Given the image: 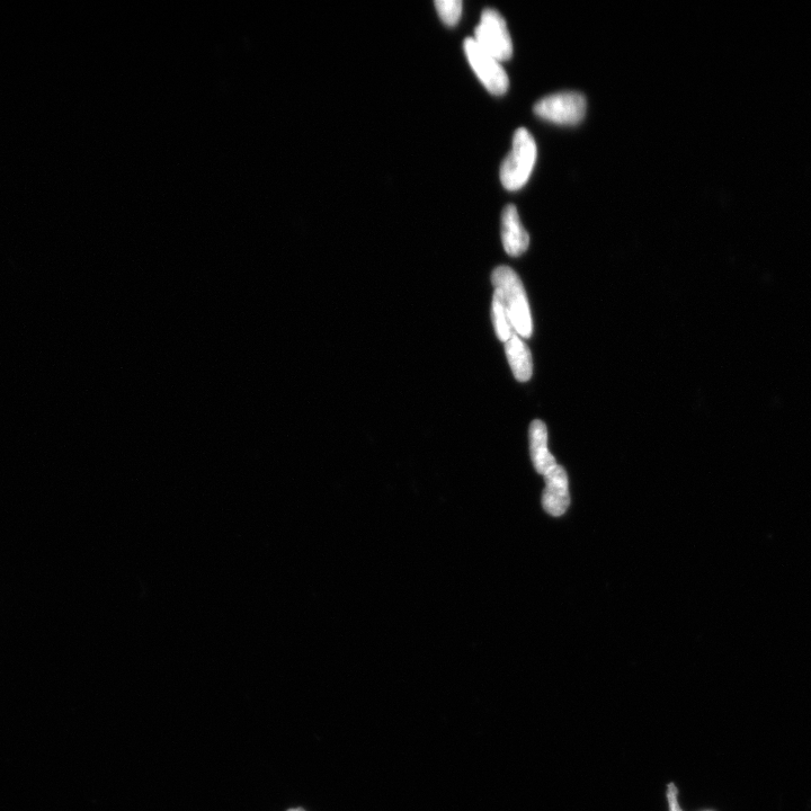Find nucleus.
<instances>
[{
	"instance_id": "12",
	"label": "nucleus",
	"mask_w": 811,
	"mask_h": 811,
	"mask_svg": "<svg viewBox=\"0 0 811 811\" xmlns=\"http://www.w3.org/2000/svg\"><path fill=\"white\" fill-rule=\"evenodd\" d=\"M676 789L674 786H670V790H668V799H670L671 807L673 811H681L679 805H677L676 799Z\"/></svg>"
},
{
	"instance_id": "9",
	"label": "nucleus",
	"mask_w": 811,
	"mask_h": 811,
	"mask_svg": "<svg viewBox=\"0 0 811 811\" xmlns=\"http://www.w3.org/2000/svg\"><path fill=\"white\" fill-rule=\"evenodd\" d=\"M505 353L515 379L520 382L529 381L533 374L532 354L518 334L514 333L505 343Z\"/></svg>"
},
{
	"instance_id": "7",
	"label": "nucleus",
	"mask_w": 811,
	"mask_h": 811,
	"mask_svg": "<svg viewBox=\"0 0 811 811\" xmlns=\"http://www.w3.org/2000/svg\"><path fill=\"white\" fill-rule=\"evenodd\" d=\"M502 242L505 252L512 257L523 255L530 245L528 231L521 224L518 209L512 204L503 211Z\"/></svg>"
},
{
	"instance_id": "11",
	"label": "nucleus",
	"mask_w": 811,
	"mask_h": 811,
	"mask_svg": "<svg viewBox=\"0 0 811 811\" xmlns=\"http://www.w3.org/2000/svg\"><path fill=\"white\" fill-rule=\"evenodd\" d=\"M435 7L441 20L448 26H454L459 22L462 13L461 0H436Z\"/></svg>"
},
{
	"instance_id": "5",
	"label": "nucleus",
	"mask_w": 811,
	"mask_h": 811,
	"mask_svg": "<svg viewBox=\"0 0 811 811\" xmlns=\"http://www.w3.org/2000/svg\"><path fill=\"white\" fill-rule=\"evenodd\" d=\"M466 56L472 69H474L480 82L489 93L503 95L509 89L510 80L501 61L481 49L474 38H467L463 43Z\"/></svg>"
},
{
	"instance_id": "6",
	"label": "nucleus",
	"mask_w": 811,
	"mask_h": 811,
	"mask_svg": "<svg viewBox=\"0 0 811 811\" xmlns=\"http://www.w3.org/2000/svg\"><path fill=\"white\" fill-rule=\"evenodd\" d=\"M545 478L546 489L542 498L543 509L552 516L563 515L570 503L566 471L563 467L557 465L545 475Z\"/></svg>"
},
{
	"instance_id": "13",
	"label": "nucleus",
	"mask_w": 811,
	"mask_h": 811,
	"mask_svg": "<svg viewBox=\"0 0 811 811\" xmlns=\"http://www.w3.org/2000/svg\"><path fill=\"white\" fill-rule=\"evenodd\" d=\"M288 811H305V810H303V809H301V808H297V809H290V810H288Z\"/></svg>"
},
{
	"instance_id": "10",
	"label": "nucleus",
	"mask_w": 811,
	"mask_h": 811,
	"mask_svg": "<svg viewBox=\"0 0 811 811\" xmlns=\"http://www.w3.org/2000/svg\"><path fill=\"white\" fill-rule=\"evenodd\" d=\"M492 320L498 340L503 343L509 341L515 332L503 302L496 292L492 303Z\"/></svg>"
},
{
	"instance_id": "3",
	"label": "nucleus",
	"mask_w": 811,
	"mask_h": 811,
	"mask_svg": "<svg viewBox=\"0 0 811 811\" xmlns=\"http://www.w3.org/2000/svg\"><path fill=\"white\" fill-rule=\"evenodd\" d=\"M474 40L481 49L501 62L513 55V42L504 17L492 8H487L481 14Z\"/></svg>"
},
{
	"instance_id": "4",
	"label": "nucleus",
	"mask_w": 811,
	"mask_h": 811,
	"mask_svg": "<svg viewBox=\"0 0 811 811\" xmlns=\"http://www.w3.org/2000/svg\"><path fill=\"white\" fill-rule=\"evenodd\" d=\"M586 98L577 92H561L541 98L534 105L539 118L564 126L581 122L586 113Z\"/></svg>"
},
{
	"instance_id": "8",
	"label": "nucleus",
	"mask_w": 811,
	"mask_h": 811,
	"mask_svg": "<svg viewBox=\"0 0 811 811\" xmlns=\"http://www.w3.org/2000/svg\"><path fill=\"white\" fill-rule=\"evenodd\" d=\"M530 450L534 468L540 475H547L548 472L557 466L556 459L548 450V430L545 423L536 420L530 425Z\"/></svg>"
},
{
	"instance_id": "1",
	"label": "nucleus",
	"mask_w": 811,
	"mask_h": 811,
	"mask_svg": "<svg viewBox=\"0 0 811 811\" xmlns=\"http://www.w3.org/2000/svg\"><path fill=\"white\" fill-rule=\"evenodd\" d=\"M492 283L510 317L514 332L521 338H530L533 333L532 316L519 275L509 266H498L493 271Z\"/></svg>"
},
{
	"instance_id": "2",
	"label": "nucleus",
	"mask_w": 811,
	"mask_h": 811,
	"mask_svg": "<svg viewBox=\"0 0 811 811\" xmlns=\"http://www.w3.org/2000/svg\"><path fill=\"white\" fill-rule=\"evenodd\" d=\"M537 155V144L531 133L525 128L516 130L511 153L505 158L499 173L505 189L520 190L528 183Z\"/></svg>"
}]
</instances>
